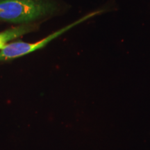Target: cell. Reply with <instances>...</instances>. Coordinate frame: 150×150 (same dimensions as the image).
Here are the masks:
<instances>
[{
	"label": "cell",
	"mask_w": 150,
	"mask_h": 150,
	"mask_svg": "<svg viewBox=\"0 0 150 150\" xmlns=\"http://www.w3.org/2000/svg\"><path fill=\"white\" fill-rule=\"evenodd\" d=\"M60 11L54 0H0V20L28 24Z\"/></svg>",
	"instance_id": "6da1fadb"
},
{
	"label": "cell",
	"mask_w": 150,
	"mask_h": 150,
	"mask_svg": "<svg viewBox=\"0 0 150 150\" xmlns=\"http://www.w3.org/2000/svg\"><path fill=\"white\" fill-rule=\"evenodd\" d=\"M109 6L106 5L105 6L101 7V8L97 9V10H95L93 12L89 13L83 16L79 20L73 22L72 23L67 24L65 27L57 30L55 32L49 35L48 36L45 37L42 40L38 41V42L29 43L22 42V41H18V42L8 43L0 51V61H6V60L13 59H16V58L20 57V56L26 55V54L34 52L35 50L44 47L51 41L56 39V38L60 36L62 34H63L70 29H72L73 27H76V25H79L82 22L90 20V19L93 18L94 17L99 16V15H102L103 13H107L108 11H111V8Z\"/></svg>",
	"instance_id": "7a4b0ae2"
},
{
	"label": "cell",
	"mask_w": 150,
	"mask_h": 150,
	"mask_svg": "<svg viewBox=\"0 0 150 150\" xmlns=\"http://www.w3.org/2000/svg\"><path fill=\"white\" fill-rule=\"evenodd\" d=\"M34 27L32 24H22L20 27L7 29L0 33V51L9 41L31 32L34 29Z\"/></svg>",
	"instance_id": "3957f363"
}]
</instances>
